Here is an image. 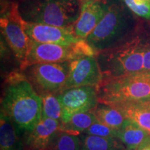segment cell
<instances>
[{"instance_id": "cell-1", "label": "cell", "mask_w": 150, "mask_h": 150, "mask_svg": "<svg viewBox=\"0 0 150 150\" xmlns=\"http://www.w3.org/2000/svg\"><path fill=\"white\" fill-rule=\"evenodd\" d=\"M1 105L19 133L31 131L42 117V99L24 73L8 76Z\"/></svg>"}, {"instance_id": "cell-2", "label": "cell", "mask_w": 150, "mask_h": 150, "mask_svg": "<svg viewBox=\"0 0 150 150\" xmlns=\"http://www.w3.org/2000/svg\"><path fill=\"white\" fill-rule=\"evenodd\" d=\"M106 3L104 17L85 39L96 54L122 45L136 38V15L122 0H106Z\"/></svg>"}, {"instance_id": "cell-3", "label": "cell", "mask_w": 150, "mask_h": 150, "mask_svg": "<svg viewBox=\"0 0 150 150\" xmlns=\"http://www.w3.org/2000/svg\"><path fill=\"white\" fill-rule=\"evenodd\" d=\"M81 0H22L18 11L24 22L73 28L79 18Z\"/></svg>"}, {"instance_id": "cell-4", "label": "cell", "mask_w": 150, "mask_h": 150, "mask_svg": "<svg viewBox=\"0 0 150 150\" xmlns=\"http://www.w3.org/2000/svg\"><path fill=\"white\" fill-rule=\"evenodd\" d=\"M147 44L136 37L122 45L97 53L96 58L103 78L142 73Z\"/></svg>"}, {"instance_id": "cell-5", "label": "cell", "mask_w": 150, "mask_h": 150, "mask_svg": "<svg viewBox=\"0 0 150 150\" xmlns=\"http://www.w3.org/2000/svg\"><path fill=\"white\" fill-rule=\"evenodd\" d=\"M97 88L99 103L105 104L140 102L150 98V80L140 73L103 78Z\"/></svg>"}, {"instance_id": "cell-6", "label": "cell", "mask_w": 150, "mask_h": 150, "mask_svg": "<svg viewBox=\"0 0 150 150\" xmlns=\"http://www.w3.org/2000/svg\"><path fill=\"white\" fill-rule=\"evenodd\" d=\"M87 56H96V52L85 40L69 45L41 43L31 40L27 59L21 69L23 70L28 66L38 63L71 61Z\"/></svg>"}, {"instance_id": "cell-7", "label": "cell", "mask_w": 150, "mask_h": 150, "mask_svg": "<svg viewBox=\"0 0 150 150\" xmlns=\"http://www.w3.org/2000/svg\"><path fill=\"white\" fill-rule=\"evenodd\" d=\"M69 61L38 63L24 68L23 73L39 95H57L65 89L68 76Z\"/></svg>"}, {"instance_id": "cell-8", "label": "cell", "mask_w": 150, "mask_h": 150, "mask_svg": "<svg viewBox=\"0 0 150 150\" xmlns=\"http://www.w3.org/2000/svg\"><path fill=\"white\" fill-rule=\"evenodd\" d=\"M0 27L1 33L22 67L27 59L31 39L24 29L18 3H13L9 10L1 16Z\"/></svg>"}, {"instance_id": "cell-9", "label": "cell", "mask_w": 150, "mask_h": 150, "mask_svg": "<svg viewBox=\"0 0 150 150\" xmlns=\"http://www.w3.org/2000/svg\"><path fill=\"white\" fill-rule=\"evenodd\" d=\"M62 106L61 123L80 112L91 111L99 104L97 86H81L65 89L57 95Z\"/></svg>"}, {"instance_id": "cell-10", "label": "cell", "mask_w": 150, "mask_h": 150, "mask_svg": "<svg viewBox=\"0 0 150 150\" xmlns=\"http://www.w3.org/2000/svg\"><path fill=\"white\" fill-rule=\"evenodd\" d=\"M103 79L96 56H87L69 61L65 89L81 86H97ZM64 89V90H65Z\"/></svg>"}, {"instance_id": "cell-11", "label": "cell", "mask_w": 150, "mask_h": 150, "mask_svg": "<svg viewBox=\"0 0 150 150\" xmlns=\"http://www.w3.org/2000/svg\"><path fill=\"white\" fill-rule=\"evenodd\" d=\"M22 25L29 38L38 42L69 45L83 40L75 35L74 27L62 28L44 24L29 23L24 20Z\"/></svg>"}, {"instance_id": "cell-12", "label": "cell", "mask_w": 150, "mask_h": 150, "mask_svg": "<svg viewBox=\"0 0 150 150\" xmlns=\"http://www.w3.org/2000/svg\"><path fill=\"white\" fill-rule=\"evenodd\" d=\"M107 11L106 0H90L82 4L79 18L74 25V34L85 39L95 29Z\"/></svg>"}, {"instance_id": "cell-13", "label": "cell", "mask_w": 150, "mask_h": 150, "mask_svg": "<svg viewBox=\"0 0 150 150\" xmlns=\"http://www.w3.org/2000/svg\"><path fill=\"white\" fill-rule=\"evenodd\" d=\"M60 127L61 122L51 118H41L32 130L24 134L25 150H46Z\"/></svg>"}, {"instance_id": "cell-14", "label": "cell", "mask_w": 150, "mask_h": 150, "mask_svg": "<svg viewBox=\"0 0 150 150\" xmlns=\"http://www.w3.org/2000/svg\"><path fill=\"white\" fill-rule=\"evenodd\" d=\"M117 138L129 149H137L150 138V134L137 124L127 119L117 130Z\"/></svg>"}, {"instance_id": "cell-15", "label": "cell", "mask_w": 150, "mask_h": 150, "mask_svg": "<svg viewBox=\"0 0 150 150\" xmlns=\"http://www.w3.org/2000/svg\"><path fill=\"white\" fill-rule=\"evenodd\" d=\"M122 112L127 119L133 121L150 134V107L140 102L112 105Z\"/></svg>"}, {"instance_id": "cell-16", "label": "cell", "mask_w": 150, "mask_h": 150, "mask_svg": "<svg viewBox=\"0 0 150 150\" xmlns=\"http://www.w3.org/2000/svg\"><path fill=\"white\" fill-rule=\"evenodd\" d=\"M0 150H25L23 140L11 119L1 112L0 117Z\"/></svg>"}, {"instance_id": "cell-17", "label": "cell", "mask_w": 150, "mask_h": 150, "mask_svg": "<svg viewBox=\"0 0 150 150\" xmlns=\"http://www.w3.org/2000/svg\"><path fill=\"white\" fill-rule=\"evenodd\" d=\"M93 112L97 121L117 131L127 120L120 110L112 105L99 103Z\"/></svg>"}, {"instance_id": "cell-18", "label": "cell", "mask_w": 150, "mask_h": 150, "mask_svg": "<svg viewBox=\"0 0 150 150\" xmlns=\"http://www.w3.org/2000/svg\"><path fill=\"white\" fill-rule=\"evenodd\" d=\"M97 120L93 110L76 112L65 122L61 123L60 129L68 134L78 135L87 130Z\"/></svg>"}, {"instance_id": "cell-19", "label": "cell", "mask_w": 150, "mask_h": 150, "mask_svg": "<svg viewBox=\"0 0 150 150\" xmlns=\"http://www.w3.org/2000/svg\"><path fill=\"white\" fill-rule=\"evenodd\" d=\"M46 150H81V140L76 135L59 129Z\"/></svg>"}, {"instance_id": "cell-20", "label": "cell", "mask_w": 150, "mask_h": 150, "mask_svg": "<svg viewBox=\"0 0 150 150\" xmlns=\"http://www.w3.org/2000/svg\"><path fill=\"white\" fill-rule=\"evenodd\" d=\"M116 139L84 134L81 138V150H119Z\"/></svg>"}, {"instance_id": "cell-21", "label": "cell", "mask_w": 150, "mask_h": 150, "mask_svg": "<svg viewBox=\"0 0 150 150\" xmlns=\"http://www.w3.org/2000/svg\"><path fill=\"white\" fill-rule=\"evenodd\" d=\"M42 99V117L61 121L62 106L57 95L52 93L40 95Z\"/></svg>"}, {"instance_id": "cell-22", "label": "cell", "mask_w": 150, "mask_h": 150, "mask_svg": "<svg viewBox=\"0 0 150 150\" xmlns=\"http://www.w3.org/2000/svg\"><path fill=\"white\" fill-rule=\"evenodd\" d=\"M125 5L140 18L150 20V0H122Z\"/></svg>"}, {"instance_id": "cell-23", "label": "cell", "mask_w": 150, "mask_h": 150, "mask_svg": "<svg viewBox=\"0 0 150 150\" xmlns=\"http://www.w3.org/2000/svg\"><path fill=\"white\" fill-rule=\"evenodd\" d=\"M84 134L106 138H117V131L106 126L104 124L96 121L87 130L83 132Z\"/></svg>"}, {"instance_id": "cell-24", "label": "cell", "mask_w": 150, "mask_h": 150, "mask_svg": "<svg viewBox=\"0 0 150 150\" xmlns=\"http://www.w3.org/2000/svg\"><path fill=\"white\" fill-rule=\"evenodd\" d=\"M150 72V44H147L144 54V66L142 72Z\"/></svg>"}, {"instance_id": "cell-25", "label": "cell", "mask_w": 150, "mask_h": 150, "mask_svg": "<svg viewBox=\"0 0 150 150\" xmlns=\"http://www.w3.org/2000/svg\"><path fill=\"white\" fill-rule=\"evenodd\" d=\"M136 150H150V138L142 144Z\"/></svg>"}, {"instance_id": "cell-26", "label": "cell", "mask_w": 150, "mask_h": 150, "mask_svg": "<svg viewBox=\"0 0 150 150\" xmlns=\"http://www.w3.org/2000/svg\"><path fill=\"white\" fill-rule=\"evenodd\" d=\"M140 102H142V104H145L146 106H149V107H150V98L147 99H145V100H143V101H140Z\"/></svg>"}, {"instance_id": "cell-27", "label": "cell", "mask_w": 150, "mask_h": 150, "mask_svg": "<svg viewBox=\"0 0 150 150\" xmlns=\"http://www.w3.org/2000/svg\"><path fill=\"white\" fill-rule=\"evenodd\" d=\"M140 74H141L142 76H145V78H147L149 80H150V72H142V73H140Z\"/></svg>"}, {"instance_id": "cell-28", "label": "cell", "mask_w": 150, "mask_h": 150, "mask_svg": "<svg viewBox=\"0 0 150 150\" xmlns=\"http://www.w3.org/2000/svg\"><path fill=\"white\" fill-rule=\"evenodd\" d=\"M81 1H83V2H84V1H90V0H81Z\"/></svg>"}, {"instance_id": "cell-29", "label": "cell", "mask_w": 150, "mask_h": 150, "mask_svg": "<svg viewBox=\"0 0 150 150\" xmlns=\"http://www.w3.org/2000/svg\"><path fill=\"white\" fill-rule=\"evenodd\" d=\"M22 1V0H19V1Z\"/></svg>"}, {"instance_id": "cell-30", "label": "cell", "mask_w": 150, "mask_h": 150, "mask_svg": "<svg viewBox=\"0 0 150 150\" xmlns=\"http://www.w3.org/2000/svg\"><path fill=\"white\" fill-rule=\"evenodd\" d=\"M129 150H130V149H129Z\"/></svg>"}]
</instances>
